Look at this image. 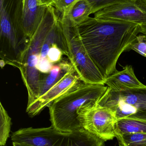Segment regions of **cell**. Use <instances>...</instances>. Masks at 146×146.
Here are the masks:
<instances>
[{"instance_id":"1","label":"cell","mask_w":146,"mask_h":146,"mask_svg":"<svg viewBox=\"0 0 146 146\" xmlns=\"http://www.w3.org/2000/svg\"><path fill=\"white\" fill-rule=\"evenodd\" d=\"M90 57L105 79L117 71L120 56L141 33L138 25L89 17L76 25Z\"/></svg>"},{"instance_id":"2","label":"cell","mask_w":146,"mask_h":146,"mask_svg":"<svg viewBox=\"0 0 146 146\" xmlns=\"http://www.w3.org/2000/svg\"><path fill=\"white\" fill-rule=\"evenodd\" d=\"M108 88L105 85L83 82L54 100L48 106L51 127L63 133L81 128L78 114L80 109L87 105L97 104Z\"/></svg>"},{"instance_id":"3","label":"cell","mask_w":146,"mask_h":146,"mask_svg":"<svg viewBox=\"0 0 146 146\" xmlns=\"http://www.w3.org/2000/svg\"><path fill=\"white\" fill-rule=\"evenodd\" d=\"M60 17L54 7H47L43 18L30 38L21 59L19 69L28 93L27 106L38 98L41 74L37 69V65L41 48L46 36Z\"/></svg>"},{"instance_id":"4","label":"cell","mask_w":146,"mask_h":146,"mask_svg":"<svg viewBox=\"0 0 146 146\" xmlns=\"http://www.w3.org/2000/svg\"><path fill=\"white\" fill-rule=\"evenodd\" d=\"M61 22L67 43L69 60L81 80L85 83L105 85V79L87 51L76 25L62 17Z\"/></svg>"},{"instance_id":"5","label":"cell","mask_w":146,"mask_h":146,"mask_svg":"<svg viewBox=\"0 0 146 146\" xmlns=\"http://www.w3.org/2000/svg\"><path fill=\"white\" fill-rule=\"evenodd\" d=\"M97 104L114 111L117 119L127 116L146 117V86L118 91L108 87Z\"/></svg>"},{"instance_id":"6","label":"cell","mask_w":146,"mask_h":146,"mask_svg":"<svg viewBox=\"0 0 146 146\" xmlns=\"http://www.w3.org/2000/svg\"><path fill=\"white\" fill-rule=\"evenodd\" d=\"M81 127L104 141L116 137L117 120L115 112L110 108L99 105H87L79 112Z\"/></svg>"},{"instance_id":"7","label":"cell","mask_w":146,"mask_h":146,"mask_svg":"<svg viewBox=\"0 0 146 146\" xmlns=\"http://www.w3.org/2000/svg\"><path fill=\"white\" fill-rule=\"evenodd\" d=\"M98 19L124 21L138 25L146 33V0H131L107 7L94 14Z\"/></svg>"},{"instance_id":"8","label":"cell","mask_w":146,"mask_h":146,"mask_svg":"<svg viewBox=\"0 0 146 146\" xmlns=\"http://www.w3.org/2000/svg\"><path fill=\"white\" fill-rule=\"evenodd\" d=\"M82 82L73 68L60 82L43 96L38 98L29 106H27V113L31 117L38 115L54 100L63 94L76 89Z\"/></svg>"},{"instance_id":"9","label":"cell","mask_w":146,"mask_h":146,"mask_svg":"<svg viewBox=\"0 0 146 146\" xmlns=\"http://www.w3.org/2000/svg\"><path fill=\"white\" fill-rule=\"evenodd\" d=\"M63 132L48 128H21L11 135L13 142L33 146H57L64 135Z\"/></svg>"},{"instance_id":"10","label":"cell","mask_w":146,"mask_h":146,"mask_svg":"<svg viewBox=\"0 0 146 146\" xmlns=\"http://www.w3.org/2000/svg\"><path fill=\"white\" fill-rule=\"evenodd\" d=\"M48 6H40L39 0H23L22 27L31 38L42 21Z\"/></svg>"},{"instance_id":"11","label":"cell","mask_w":146,"mask_h":146,"mask_svg":"<svg viewBox=\"0 0 146 146\" xmlns=\"http://www.w3.org/2000/svg\"><path fill=\"white\" fill-rule=\"evenodd\" d=\"M105 85L115 91L135 88L144 86L136 77L133 66H127L122 71L117 70L105 80Z\"/></svg>"},{"instance_id":"12","label":"cell","mask_w":146,"mask_h":146,"mask_svg":"<svg viewBox=\"0 0 146 146\" xmlns=\"http://www.w3.org/2000/svg\"><path fill=\"white\" fill-rule=\"evenodd\" d=\"M73 68V66L70 62L67 61L62 60L54 65L49 72L41 74L38 98L60 82Z\"/></svg>"},{"instance_id":"13","label":"cell","mask_w":146,"mask_h":146,"mask_svg":"<svg viewBox=\"0 0 146 146\" xmlns=\"http://www.w3.org/2000/svg\"><path fill=\"white\" fill-rule=\"evenodd\" d=\"M105 141L83 128L64 133L57 146H104Z\"/></svg>"},{"instance_id":"14","label":"cell","mask_w":146,"mask_h":146,"mask_svg":"<svg viewBox=\"0 0 146 146\" xmlns=\"http://www.w3.org/2000/svg\"><path fill=\"white\" fill-rule=\"evenodd\" d=\"M115 130L116 136L124 133H146V117L127 116L119 118Z\"/></svg>"},{"instance_id":"15","label":"cell","mask_w":146,"mask_h":146,"mask_svg":"<svg viewBox=\"0 0 146 146\" xmlns=\"http://www.w3.org/2000/svg\"><path fill=\"white\" fill-rule=\"evenodd\" d=\"M92 14L91 7L87 0H78L61 17L67 19L76 25L90 17Z\"/></svg>"},{"instance_id":"16","label":"cell","mask_w":146,"mask_h":146,"mask_svg":"<svg viewBox=\"0 0 146 146\" xmlns=\"http://www.w3.org/2000/svg\"><path fill=\"white\" fill-rule=\"evenodd\" d=\"M0 112V146H4L10 136L11 118L1 102Z\"/></svg>"},{"instance_id":"17","label":"cell","mask_w":146,"mask_h":146,"mask_svg":"<svg viewBox=\"0 0 146 146\" xmlns=\"http://www.w3.org/2000/svg\"><path fill=\"white\" fill-rule=\"evenodd\" d=\"M122 146H146V133H124L116 135Z\"/></svg>"},{"instance_id":"18","label":"cell","mask_w":146,"mask_h":146,"mask_svg":"<svg viewBox=\"0 0 146 146\" xmlns=\"http://www.w3.org/2000/svg\"><path fill=\"white\" fill-rule=\"evenodd\" d=\"M92 9L93 14L107 7L131 0H87Z\"/></svg>"},{"instance_id":"19","label":"cell","mask_w":146,"mask_h":146,"mask_svg":"<svg viewBox=\"0 0 146 146\" xmlns=\"http://www.w3.org/2000/svg\"><path fill=\"white\" fill-rule=\"evenodd\" d=\"M129 50H133L146 57V41L144 39L143 34L137 36L136 39L130 45Z\"/></svg>"},{"instance_id":"20","label":"cell","mask_w":146,"mask_h":146,"mask_svg":"<svg viewBox=\"0 0 146 146\" xmlns=\"http://www.w3.org/2000/svg\"><path fill=\"white\" fill-rule=\"evenodd\" d=\"M78 0H57L51 6L54 7L61 15L66 14Z\"/></svg>"},{"instance_id":"21","label":"cell","mask_w":146,"mask_h":146,"mask_svg":"<svg viewBox=\"0 0 146 146\" xmlns=\"http://www.w3.org/2000/svg\"><path fill=\"white\" fill-rule=\"evenodd\" d=\"M57 0H39L40 6H51Z\"/></svg>"},{"instance_id":"22","label":"cell","mask_w":146,"mask_h":146,"mask_svg":"<svg viewBox=\"0 0 146 146\" xmlns=\"http://www.w3.org/2000/svg\"><path fill=\"white\" fill-rule=\"evenodd\" d=\"M13 146H33L24 144V143H17V142H13Z\"/></svg>"},{"instance_id":"23","label":"cell","mask_w":146,"mask_h":146,"mask_svg":"<svg viewBox=\"0 0 146 146\" xmlns=\"http://www.w3.org/2000/svg\"><path fill=\"white\" fill-rule=\"evenodd\" d=\"M7 65L6 62L3 60H0V66H1V68H3L5 65Z\"/></svg>"},{"instance_id":"24","label":"cell","mask_w":146,"mask_h":146,"mask_svg":"<svg viewBox=\"0 0 146 146\" xmlns=\"http://www.w3.org/2000/svg\"><path fill=\"white\" fill-rule=\"evenodd\" d=\"M142 34V33H141ZM144 36V39H145V41H146V34H142Z\"/></svg>"}]
</instances>
